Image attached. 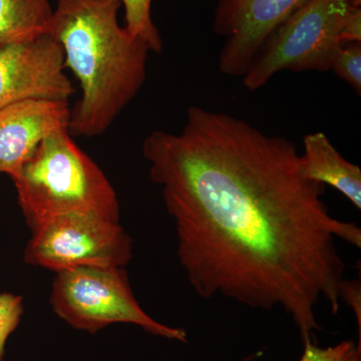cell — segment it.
<instances>
[{
  "label": "cell",
  "instance_id": "6da1fadb",
  "mask_svg": "<svg viewBox=\"0 0 361 361\" xmlns=\"http://www.w3.org/2000/svg\"><path fill=\"white\" fill-rule=\"evenodd\" d=\"M142 152L195 292L282 308L303 343L312 341L318 304L334 314L341 307L345 264L336 240L361 248V229L330 214L325 186L305 177L295 142L191 106L180 133L155 130Z\"/></svg>",
  "mask_w": 361,
  "mask_h": 361
},
{
  "label": "cell",
  "instance_id": "7a4b0ae2",
  "mask_svg": "<svg viewBox=\"0 0 361 361\" xmlns=\"http://www.w3.org/2000/svg\"><path fill=\"white\" fill-rule=\"evenodd\" d=\"M120 0H56L49 35L82 94L71 109L70 133L104 134L147 80L149 49L118 23Z\"/></svg>",
  "mask_w": 361,
  "mask_h": 361
},
{
  "label": "cell",
  "instance_id": "3957f363",
  "mask_svg": "<svg viewBox=\"0 0 361 361\" xmlns=\"http://www.w3.org/2000/svg\"><path fill=\"white\" fill-rule=\"evenodd\" d=\"M11 180L32 231L49 221L78 214L120 222L115 188L68 130L47 137Z\"/></svg>",
  "mask_w": 361,
  "mask_h": 361
},
{
  "label": "cell",
  "instance_id": "277c9868",
  "mask_svg": "<svg viewBox=\"0 0 361 361\" xmlns=\"http://www.w3.org/2000/svg\"><path fill=\"white\" fill-rule=\"evenodd\" d=\"M49 303L73 329L94 334L116 323L132 324L154 336L188 341L183 329L154 319L135 298L125 267H84L56 272Z\"/></svg>",
  "mask_w": 361,
  "mask_h": 361
},
{
  "label": "cell",
  "instance_id": "5b68a950",
  "mask_svg": "<svg viewBox=\"0 0 361 361\" xmlns=\"http://www.w3.org/2000/svg\"><path fill=\"white\" fill-rule=\"evenodd\" d=\"M349 9V0H307L266 40L243 77L245 87L261 89L281 71H331Z\"/></svg>",
  "mask_w": 361,
  "mask_h": 361
},
{
  "label": "cell",
  "instance_id": "8992f818",
  "mask_svg": "<svg viewBox=\"0 0 361 361\" xmlns=\"http://www.w3.org/2000/svg\"><path fill=\"white\" fill-rule=\"evenodd\" d=\"M133 256V240L120 222L87 214L63 216L35 228L23 254L27 264L56 273L126 267Z\"/></svg>",
  "mask_w": 361,
  "mask_h": 361
},
{
  "label": "cell",
  "instance_id": "52a82bcc",
  "mask_svg": "<svg viewBox=\"0 0 361 361\" xmlns=\"http://www.w3.org/2000/svg\"><path fill=\"white\" fill-rule=\"evenodd\" d=\"M307 0H218L213 32L224 37L218 56L223 75L248 73L266 40Z\"/></svg>",
  "mask_w": 361,
  "mask_h": 361
},
{
  "label": "cell",
  "instance_id": "ba28073f",
  "mask_svg": "<svg viewBox=\"0 0 361 361\" xmlns=\"http://www.w3.org/2000/svg\"><path fill=\"white\" fill-rule=\"evenodd\" d=\"M61 44L49 33L0 47V109L27 99L68 102L75 94Z\"/></svg>",
  "mask_w": 361,
  "mask_h": 361
},
{
  "label": "cell",
  "instance_id": "9c48e42d",
  "mask_svg": "<svg viewBox=\"0 0 361 361\" xmlns=\"http://www.w3.org/2000/svg\"><path fill=\"white\" fill-rule=\"evenodd\" d=\"M70 123L68 102L27 99L0 109V173L13 179L47 137Z\"/></svg>",
  "mask_w": 361,
  "mask_h": 361
},
{
  "label": "cell",
  "instance_id": "30bf717a",
  "mask_svg": "<svg viewBox=\"0 0 361 361\" xmlns=\"http://www.w3.org/2000/svg\"><path fill=\"white\" fill-rule=\"evenodd\" d=\"M303 151L301 161L305 177L324 186L336 188L360 210V168L344 159L322 132L304 137Z\"/></svg>",
  "mask_w": 361,
  "mask_h": 361
},
{
  "label": "cell",
  "instance_id": "8fae6325",
  "mask_svg": "<svg viewBox=\"0 0 361 361\" xmlns=\"http://www.w3.org/2000/svg\"><path fill=\"white\" fill-rule=\"evenodd\" d=\"M52 14L49 0H0V47L47 35Z\"/></svg>",
  "mask_w": 361,
  "mask_h": 361
},
{
  "label": "cell",
  "instance_id": "7c38bea8",
  "mask_svg": "<svg viewBox=\"0 0 361 361\" xmlns=\"http://www.w3.org/2000/svg\"><path fill=\"white\" fill-rule=\"evenodd\" d=\"M152 1L153 0H120L125 7V27L128 32L148 45L149 51L161 54L163 40L152 18Z\"/></svg>",
  "mask_w": 361,
  "mask_h": 361
},
{
  "label": "cell",
  "instance_id": "4fadbf2b",
  "mask_svg": "<svg viewBox=\"0 0 361 361\" xmlns=\"http://www.w3.org/2000/svg\"><path fill=\"white\" fill-rule=\"evenodd\" d=\"M331 71L361 94V42L342 45L332 61Z\"/></svg>",
  "mask_w": 361,
  "mask_h": 361
},
{
  "label": "cell",
  "instance_id": "5bb4252c",
  "mask_svg": "<svg viewBox=\"0 0 361 361\" xmlns=\"http://www.w3.org/2000/svg\"><path fill=\"white\" fill-rule=\"evenodd\" d=\"M23 310V297L8 292L0 293V361L4 360L6 342L20 325Z\"/></svg>",
  "mask_w": 361,
  "mask_h": 361
},
{
  "label": "cell",
  "instance_id": "9a60e30c",
  "mask_svg": "<svg viewBox=\"0 0 361 361\" xmlns=\"http://www.w3.org/2000/svg\"><path fill=\"white\" fill-rule=\"evenodd\" d=\"M300 361H361V343L348 339L329 348H319L312 341L304 343Z\"/></svg>",
  "mask_w": 361,
  "mask_h": 361
},
{
  "label": "cell",
  "instance_id": "2e32d148",
  "mask_svg": "<svg viewBox=\"0 0 361 361\" xmlns=\"http://www.w3.org/2000/svg\"><path fill=\"white\" fill-rule=\"evenodd\" d=\"M341 301L348 304L355 312L358 323V334L361 339V286L360 280H343L341 288Z\"/></svg>",
  "mask_w": 361,
  "mask_h": 361
},
{
  "label": "cell",
  "instance_id": "e0dca14e",
  "mask_svg": "<svg viewBox=\"0 0 361 361\" xmlns=\"http://www.w3.org/2000/svg\"><path fill=\"white\" fill-rule=\"evenodd\" d=\"M342 44L361 42V7L350 6L341 33Z\"/></svg>",
  "mask_w": 361,
  "mask_h": 361
},
{
  "label": "cell",
  "instance_id": "ac0fdd59",
  "mask_svg": "<svg viewBox=\"0 0 361 361\" xmlns=\"http://www.w3.org/2000/svg\"><path fill=\"white\" fill-rule=\"evenodd\" d=\"M349 4L353 7H361V0H349Z\"/></svg>",
  "mask_w": 361,
  "mask_h": 361
},
{
  "label": "cell",
  "instance_id": "d6986e66",
  "mask_svg": "<svg viewBox=\"0 0 361 361\" xmlns=\"http://www.w3.org/2000/svg\"><path fill=\"white\" fill-rule=\"evenodd\" d=\"M255 358V356H250V357L246 358V360H242V361H250L252 360H254Z\"/></svg>",
  "mask_w": 361,
  "mask_h": 361
}]
</instances>
